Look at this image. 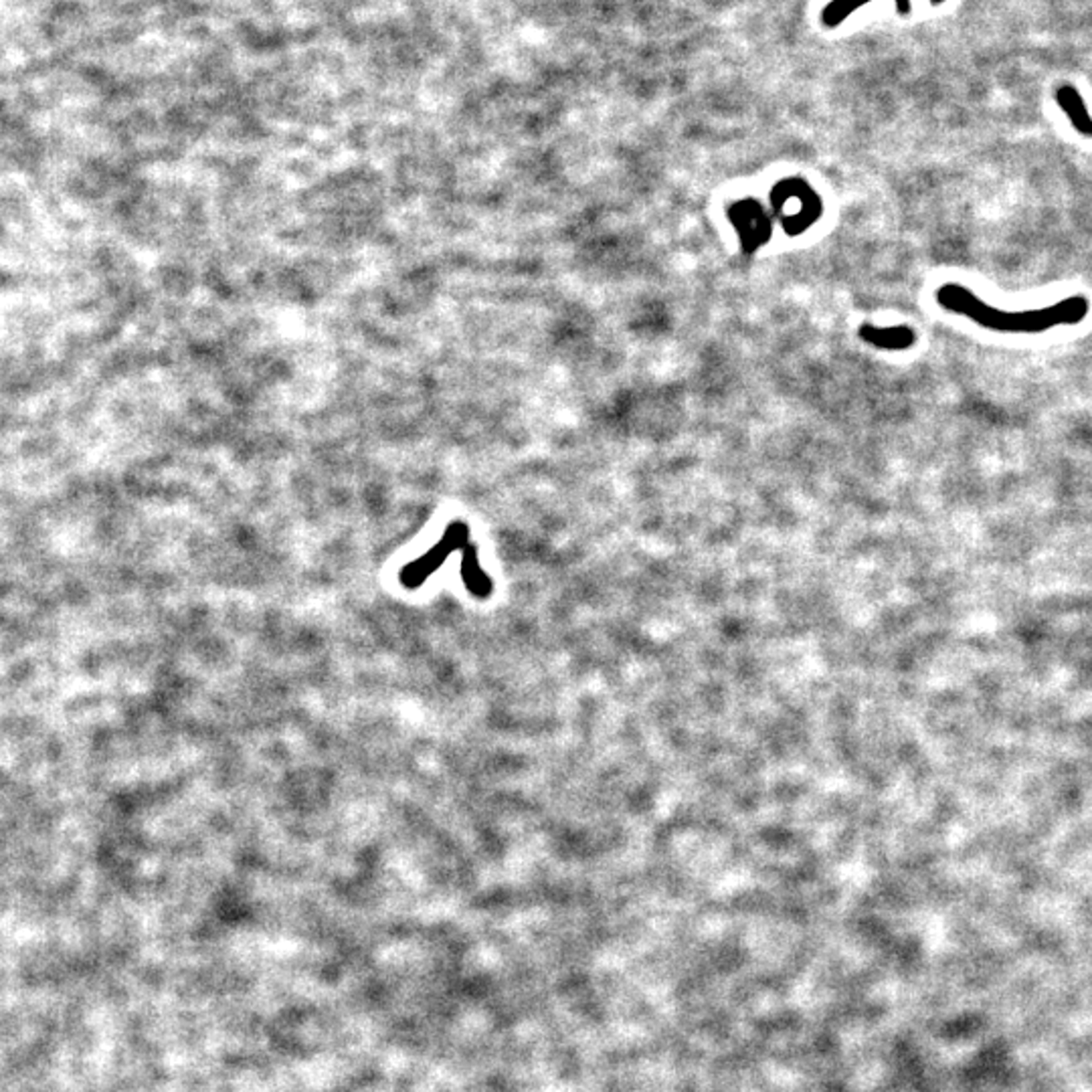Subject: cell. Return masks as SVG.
Masks as SVG:
<instances>
[{"label":"cell","mask_w":1092,"mask_h":1092,"mask_svg":"<svg viewBox=\"0 0 1092 1092\" xmlns=\"http://www.w3.org/2000/svg\"><path fill=\"white\" fill-rule=\"evenodd\" d=\"M935 301L945 312L959 314L979 328L997 332V334H1044L1060 326L1082 324L1090 314V300L1082 294L1069 295L1044 308L1002 310V308L987 304L971 288L959 281H947L936 288Z\"/></svg>","instance_id":"1"},{"label":"cell","mask_w":1092,"mask_h":1092,"mask_svg":"<svg viewBox=\"0 0 1092 1092\" xmlns=\"http://www.w3.org/2000/svg\"><path fill=\"white\" fill-rule=\"evenodd\" d=\"M857 336H860L862 342H866L868 347L886 350V353H906V350L915 348V344L918 342L917 330L909 324H898V326L862 324L860 330H857Z\"/></svg>","instance_id":"2"},{"label":"cell","mask_w":1092,"mask_h":1092,"mask_svg":"<svg viewBox=\"0 0 1092 1092\" xmlns=\"http://www.w3.org/2000/svg\"><path fill=\"white\" fill-rule=\"evenodd\" d=\"M1056 103L1062 109V114L1069 118L1070 126L1076 129L1084 138L1092 140V116L1087 108V102L1081 96L1075 85L1064 83L1056 89Z\"/></svg>","instance_id":"3"},{"label":"cell","mask_w":1092,"mask_h":1092,"mask_svg":"<svg viewBox=\"0 0 1092 1092\" xmlns=\"http://www.w3.org/2000/svg\"><path fill=\"white\" fill-rule=\"evenodd\" d=\"M872 3V0H830L828 4L824 6L822 15H819V21L825 29H836L846 21V18L856 12L857 9H862L864 4ZM933 4H939L943 0H930ZM897 9L900 15H909L910 12V0H897Z\"/></svg>","instance_id":"4"}]
</instances>
